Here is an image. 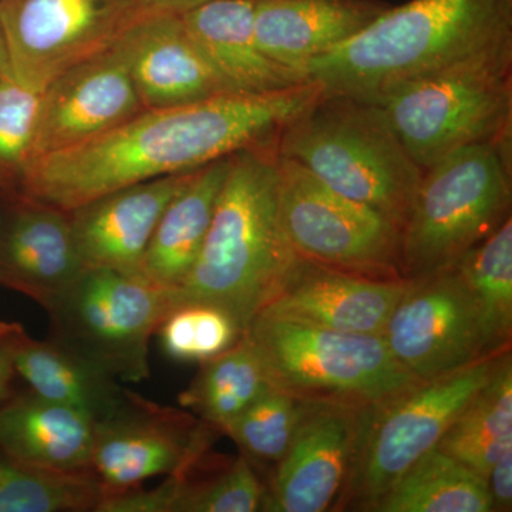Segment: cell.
Instances as JSON below:
<instances>
[{
  "label": "cell",
  "mask_w": 512,
  "mask_h": 512,
  "mask_svg": "<svg viewBox=\"0 0 512 512\" xmlns=\"http://www.w3.org/2000/svg\"><path fill=\"white\" fill-rule=\"evenodd\" d=\"M194 171L128 185L69 211L84 266L141 274L165 207Z\"/></svg>",
  "instance_id": "cell-19"
},
{
  "label": "cell",
  "mask_w": 512,
  "mask_h": 512,
  "mask_svg": "<svg viewBox=\"0 0 512 512\" xmlns=\"http://www.w3.org/2000/svg\"><path fill=\"white\" fill-rule=\"evenodd\" d=\"M275 150L403 231L423 170L372 101L320 92L281 128Z\"/></svg>",
  "instance_id": "cell-4"
},
{
  "label": "cell",
  "mask_w": 512,
  "mask_h": 512,
  "mask_svg": "<svg viewBox=\"0 0 512 512\" xmlns=\"http://www.w3.org/2000/svg\"><path fill=\"white\" fill-rule=\"evenodd\" d=\"M120 43L144 109H171L235 93L180 15L147 13Z\"/></svg>",
  "instance_id": "cell-18"
},
{
  "label": "cell",
  "mask_w": 512,
  "mask_h": 512,
  "mask_svg": "<svg viewBox=\"0 0 512 512\" xmlns=\"http://www.w3.org/2000/svg\"><path fill=\"white\" fill-rule=\"evenodd\" d=\"M93 446L94 421L79 410L32 390L0 404V447L25 466L93 474Z\"/></svg>",
  "instance_id": "cell-21"
},
{
  "label": "cell",
  "mask_w": 512,
  "mask_h": 512,
  "mask_svg": "<svg viewBox=\"0 0 512 512\" xmlns=\"http://www.w3.org/2000/svg\"><path fill=\"white\" fill-rule=\"evenodd\" d=\"M493 512L511 511L512 507V450L498 458L487 476Z\"/></svg>",
  "instance_id": "cell-35"
},
{
  "label": "cell",
  "mask_w": 512,
  "mask_h": 512,
  "mask_svg": "<svg viewBox=\"0 0 512 512\" xmlns=\"http://www.w3.org/2000/svg\"><path fill=\"white\" fill-rule=\"evenodd\" d=\"M231 156L197 168L168 202L141 264L148 281L175 291L187 279L210 229Z\"/></svg>",
  "instance_id": "cell-23"
},
{
  "label": "cell",
  "mask_w": 512,
  "mask_h": 512,
  "mask_svg": "<svg viewBox=\"0 0 512 512\" xmlns=\"http://www.w3.org/2000/svg\"><path fill=\"white\" fill-rule=\"evenodd\" d=\"M104 494L93 474L37 470L0 447V512H97Z\"/></svg>",
  "instance_id": "cell-29"
},
{
  "label": "cell",
  "mask_w": 512,
  "mask_h": 512,
  "mask_svg": "<svg viewBox=\"0 0 512 512\" xmlns=\"http://www.w3.org/2000/svg\"><path fill=\"white\" fill-rule=\"evenodd\" d=\"M269 386L308 402L367 407L420 383L382 335L339 332L259 312L244 333Z\"/></svg>",
  "instance_id": "cell-7"
},
{
  "label": "cell",
  "mask_w": 512,
  "mask_h": 512,
  "mask_svg": "<svg viewBox=\"0 0 512 512\" xmlns=\"http://www.w3.org/2000/svg\"><path fill=\"white\" fill-rule=\"evenodd\" d=\"M264 367L247 336L221 355L201 363L181 392V407L221 431L269 389Z\"/></svg>",
  "instance_id": "cell-27"
},
{
  "label": "cell",
  "mask_w": 512,
  "mask_h": 512,
  "mask_svg": "<svg viewBox=\"0 0 512 512\" xmlns=\"http://www.w3.org/2000/svg\"><path fill=\"white\" fill-rule=\"evenodd\" d=\"M16 373L33 393L72 407L96 423L111 416L126 402L128 390L82 357L55 340L30 338L26 329L19 336Z\"/></svg>",
  "instance_id": "cell-24"
},
{
  "label": "cell",
  "mask_w": 512,
  "mask_h": 512,
  "mask_svg": "<svg viewBox=\"0 0 512 512\" xmlns=\"http://www.w3.org/2000/svg\"><path fill=\"white\" fill-rule=\"evenodd\" d=\"M220 434L191 413L128 390L117 412L94 423L92 471L106 491L178 476L207 456Z\"/></svg>",
  "instance_id": "cell-12"
},
{
  "label": "cell",
  "mask_w": 512,
  "mask_h": 512,
  "mask_svg": "<svg viewBox=\"0 0 512 512\" xmlns=\"http://www.w3.org/2000/svg\"><path fill=\"white\" fill-rule=\"evenodd\" d=\"M276 171L282 227L296 255L343 271L403 278L402 229L389 218L278 153Z\"/></svg>",
  "instance_id": "cell-10"
},
{
  "label": "cell",
  "mask_w": 512,
  "mask_h": 512,
  "mask_svg": "<svg viewBox=\"0 0 512 512\" xmlns=\"http://www.w3.org/2000/svg\"><path fill=\"white\" fill-rule=\"evenodd\" d=\"M150 12L147 0H0L13 77L42 92L70 67L116 45Z\"/></svg>",
  "instance_id": "cell-11"
},
{
  "label": "cell",
  "mask_w": 512,
  "mask_h": 512,
  "mask_svg": "<svg viewBox=\"0 0 512 512\" xmlns=\"http://www.w3.org/2000/svg\"><path fill=\"white\" fill-rule=\"evenodd\" d=\"M454 269L473 296L490 356L510 348L512 335V220L471 248Z\"/></svg>",
  "instance_id": "cell-28"
},
{
  "label": "cell",
  "mask_w": 512,
  "mask_h": 512,
  "mask_svg": "<svg viewBox=\"0 0 512 512\" xmlns=\"http://www.w3.org/2000/svg\"><path fill=\"white\" fill-rule=\"evenodd\" d=\"M390 6L384 0H256V43L298 76L306 63L352 39Z\"/></svg>",
  "instance_id": "cell-20"
},
{
  "label": "cell",
  "mask_w": 512,
  "mask_h": 512,
  "mask_svg": "<svg viewBox=\"0 0 512 512\" xmlns=\"http://www.w3.org/2000/svg\"><path fill=\"white\" fill-rule=\"evenodd\" d=\"M367 101L423 171L458 148L511 144L512 40Z\"/></svg>",
  "instance_id": "cell-5"
},
{
  "label": "cell",
  "mask_w": 512,
  "mask_h": 512,
  "mask_svg": "<svg viewBox=\"0 0 512 512\" xmlns=\"http://www.w3.org/2000/svg\"><path fill=\"white\" fill-rule=\"evenodd\" d=\"M279 211L275 143L232 154L200 255L180 288L185 303L218 306L247 332L296 259Z\"/></svg>",
  "instance_id": "cell-3"
},
{
  "label": "cell",
  "mask_w": 512,
  "mask_h": 512,
  "mask_svg": "<svg viewBox=\"0 0 512 512\" xmlns=\"http://www.w3.org/2000/svg\"><path fill=\"white\" fill-rule=\"evenodd\" d=\"M143 110L119 40L42 90L29 161L103 136Z\"/></svg>",
  "instance_id": "cell-14"
},
{
  "label": "cell",
  "mask_w": 512,
  "mask_h": 512,
  "mask_svg": "<svg viewBox=\"0 0 512 512\" xmlns=\"http://www.w3.org/2000/svg\"><path fill=\"white\" fill-rule=\"evenodd\" d=\"M407 284L409 279L343 271L298 255L261 312L339 332L382 335Z\"/></svg>",
  "instance_id": "cell-17"
},
{
  "label": "cell",
  "mask_w": 512,
  "mask_h": 512,
  "mask_svg": "<svg viewBox=\"0 0 512 512\" xmlns=\"http://www.w3.org/2000/svg\"><path fill=\"white\" fill-rule=\"evenodd\" d=\"M84 269L69 212L0 191V285L47 311Z\"/></svg>",
  "instance_id": "cell-15"
},
{
  "label": "cell",
  "mask_w": 512,
  "mask_h": 512,
  "mask_svg": "<svg viewBox=\"0 0 512 512\" xmlns=\"http://www.w3.org/2000/svg\"><path fill=\"white\" fill-rule=\"evenodd\" d=\"M42 92L13 74L0 82V191L13 190L35 138Z\"/></svg>",
  "instance_id": "cell-33"
},
{
  "label": "cell",
  "mask_w": 512,
  "mask_h": 512,
  "mask_svg": "<svg viewBox=\"0 0 512 512\" xmlns=\"http://www.w3.org/2000/svg\"><path fill=\"white\" fill-rule=\"evenodd\" d=\"M201 460L183 474L165 477L167 512L261 510L265 485L247 458L239 456L220 463L207 476H201Z\"/></svg>",
  "instance_id": "cell-30"
},
{
  "label": "cell",
  "mask_w": 512,
  "mask_h": 512,
  "mask_svg": "<svg viewBox=\"0 0 512 512\" xmlns=\"http://www.w3.org/2000/svg\"><path fill=\"white\" fill-rule=\"evenodd\" d=\"M10 74H12V69H10L8 46H6L2 28H0V82H3Z\"/></svg>",
  "instance_id": "cell-37"
},
{
  "label": "cell",
  "mask_w": 512,
  "mask_h": 512,
  "mask_svg": "<svg viewBox=\"0 0 512 512\" xmlns=\"http://www.w3.org/2000/svg\"><path fill=\"white\" fill-rule=\"evenodd\" d=\"M373 512H493L487 481L434 447L417 458Z\"/></svg>",
  "instance_id": "cell-26"
},
{
  "label": "cell",
  "mask_w": 512,
  "mask_h": 512,
  "mask_svg": "<svg viewBox=\"0 0 512 512\" xmlns=\"http://www.w3.org/2000/svg\"><path fill=\"white\" fill-rule=\"evenodd\" d=\"M173 309V289L141 274L86 268L46 312L50 339L107 376L138 383L151 375V336Z\"/></svg>",
  "instance_id": "cell-9"
},
{
  "label": "cell",
  "mask_w": 512,
  "mask_h": 512,
  "mask_svg": "<svg viewBox=\"0 0 512 512\" xmlns=\"http://www.w3.org/2000/svg\"><path fill=\"white\" fill-rule=\"evenodd\" d=\"M256 0H208L181 13L188 33L225 82L239 94L282 92L302 84L256 43Z\"/></svg>",
  "instance_id": "cell-22"
},
{
  "label": "cell",
  "mask_w": 512,
  "mask_h": 512,
  "mask_svg": "<svg viewBox=\"0 0 512 512\" xmlns=\"http://www.w3.org/2000/svg\"><path fill=\"white\" fill-rule=\"evenodd\" d=\"M382 336L394 359L419 382L490 357L476 302L454 268L409 279Z\"/></svg>",
  "instance_id": "cell-13"
},
{
  "label": "cell",
  "mask_w": 512,
  "mask_h": 512,
  "mask_svg": "<svg viewBox=\"0 0 512 512\" xmlns=\"http://www.w3.org/2000/svg\"><path fill=\"white\" fill-rule=\"evenodd\" d=\"M436 447L485 481L498 458L512 450V360L508 350L498 355L490 379L458 414Z\"/></svg>",
  "instance_id": "cell-25"
},
{
  "label": "cell",
  "mask_w": 512,
  "mask_h": 512,
  "mask_svg": "<svg viewBox=\"0 0 512 512\" xmlns=\"http://www.w3.org/2000/svg\"><path fill=\"white\" fill-rule=\"evenodd\" d=\"M359 409L315 403L265 485L259 511L323 512L338 503L352 464Z\"/></svg>",
  "instance_id": "cell-16"
},
{
  "label": "cell",
  "mask_w": 512,
  "mask_h": 512,
  "mask_svg": "<svg viewBox=\"0 0 512 512\" xmlns=\"http://www.w3.org/2000/svg\"><path fill=\"white\" fill-rule=\"evenodd\" d=\"M497 356L420 382L357 414L355 450L338 510L373 511L417 458L437 446L493 373Z\"/></svg>",
  "instance_id": "cell-8"
},
{
  "label": "cell",
  "mask_w": 512,
  "mask_h": 512,
  "mask_svg": "<svg viewBox=\"0 0 512 512\" xmlns=\"http://www.w3.org/2000/svg\"><path fill=\"white\" fill-rule=\"evenodd\" d=\"M512 40V0H410L298 72L325 94L372 100Z\"/></svg>",
  "instance_id": "cell-2"
},
{
  "label": "cell",
  "mask_w": 512,
  "mask_h": 512,
  "mask_svg": "<svg viewBox=\"0 0 512 512\" xmlns=\"http://www.w3.org/2000/svg\"><path fill=\"white\" fill-rule=\"evenodd\" d=\"M164 355L184 363H204L234 346L244 335L224 309L205 303L175 306L157 333Z\"/></svg>",
  "instance_id": "cell-32"
},
{
  "label": "cell",
  "mask_w": 512,
  "mask_h": 512,
  "mask_svg": "<svg viewBox=\"0 0 512 512\" xmlns=\"http://www.w3.org/2000/svg\"><path fill=\"white\" fill-rule=\"evenodd\" d=\"M205 2L208 0H147L148 6L154 12L175 13V15H181Z\"/></svg>",
  "instance_id": "cell-36"
},
{
  "label": "cell",
  "mask_w": 512,
  "mask_h": 512,
  "mask_svg": "<svg viewBox=\"0 0 512 512\" xmlns=\"http://www.w3.org/2000/svg\"><path fill=\"white\" fill-rule=\"evenodd\" d=\"M319 86L224 94L171 109H144L80 146L29 161L13 190L72 211L128 185L197 170L244 148L275 143Z\"/></svg>",
  "instance_id": "cell-1"
},
{
  "label": "cell",
  "mask_w": 512,
  "mask_h": 512,
  "mask_svg": "<svg viewBox=\"0 0 512 512\" xmlns=\"http://www.w3.org/2000/svg\"><path fill=\"white\" fill-rule=\"evenodd\" d=\"M22 325L18 322L0 320V404L12 396V382L15 379V356Z\"/></svg>",
  "instance_id": "cell-34"
},
{
  "label": "cell",
  "mask_w": 512,
  "mask_h": 512,
  "mask_svg": "<svg viewBox=\"0 0 512 512\" xmlns=\"http://www.w3.org/2000/svg\"><path fill=\"white\" fill-rule=\"evenodd\" d=\"M511 144L458 148L423 171L402 231V276L454 268L511 217Z\"/></svg>",
  "instance_id": "cell-6"
},
{
  "label": "cell",
  "mask_w": 512,
  "mask_h": 512,
  "mask_svg": "<svg viewBox=\"0 0 512 512\" xmlns=\"http://www.w3.org/2000/svg\"><path fill=\"white\" fill-rule=\"evenodd\" d=\"M315 403L269 387L231 421L227 434L252 466L276 464L285 457L302 421Z\"/></svg>",
  "instance_id": "cell-31"
}]
</instances>
